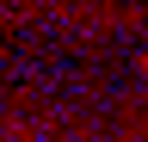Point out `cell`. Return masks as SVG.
<instances>
[{"label": "cell", "mask_w": 148, "mask_h": 142, "mask_svg": "<svg viewBox=\"0 0 148 142\" xmlns=\"http://www.w3.org/2000/svg\"><path fill=\"white\" fill-rule=\"evenodd\" d=\"M142 74H148V49H142Z\"/></svg>", "instance_id": "obj_1"}]
</instances>
